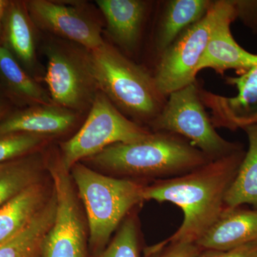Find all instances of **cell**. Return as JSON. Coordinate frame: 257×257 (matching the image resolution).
Returning <instances> with one entry per match:
<instances>
[{
  "label": "cell",
  "instance_id": "8992f818",
  "mask_svg": "<svg viewBox=\"0 0 257 257\" xmlns=\"http://www.w3.org/2000/svg\"><path fill=\"white\" fill-rule=\"evenodd\" d=\"M152 133L150 128L126 117L99 91L78 133L61 145V160L66 170L70 171L79 161L97 155L106 147L141 141Z\"/></svg>",
  "mask_w": 257,
  "mask_h": 257
},
{
  "label": "cell",
  "instance_id": "7c38bea8",
  "mask_svg": "<svg viewBox=\"0 0 257 257\" xmlns=\"http://www.w3.org/2000/svg\"><path fill=\"white\" fill-rule=\"evenodd\" d=\"M236 18L237 12L235 9L216 25L198 64L197 72L210 68L222 74L233 69L241 74L256 65L257 55L245 50L231 35L230 25Z\"/></svg>",
  "mask_w": 257,
  "mask_h": 257
},
{
  "label": "cell",
  "instance_id": "4fadbf2b",
  "mask_svg": "<svg viewBox=\"0 0 257 257\" xmlns=\"http://www.w3.org/2000/svg\"><path fill=\"white\" fill-rule=\"evenodd\" d=\"M257 242V209H225L196 244L202 250H230Z\"/></svg>",
  "mask_w": 257,
  "mask_h": 257
},
{
  "label": "cell",
  "instance_id": "f1b7e54d",
  "mask_svg": "<svg viewBox=\"0 0 257 257\" xmlns=\"http://www.w3.org/2000/svg\"><path fill=\"white\" fill-rule=\"evenodd\" d=\"M7 111H8V106L5 104L4 101L0 99V121L7 116L6 114L8 112Z\"/></svg>",
  "mask_w": 257,
  "mask_h": 257
},
{
  "label": "cell",
  "instance_id": "52a82bcc",
  "mask_svg": "<svg viewBox=\"0 0 257 257\" xmlns=\"http://www.w3.org/2000/svg\"><path fill=\"white\" fill-rule=\"evenodd\" d=\"M236 9L234 1L213 2L210 9L197 23L182 32L162 54L154 78L165 96L196 82L197 65L216 25Z\"/></svg>",
  "mask_w": 257,
  "mask_h": 257
},
{
  "label": "cell",
  "instance_id": "4316f807",
  "mask_svg": "<svg viewBox=\"0 0 257 257\" xmlns=\"http://www.w3.org/2000/svg\"><path fill=\"white\" fill-rule=\"evenodd\" d=\"M234 3L237 18L257 31V1H234Z\"/></svg>",
  "mask_w": 257,
  "mask_h": 257
},
{
  "label": "cell",
  "instance_id": "2e32d148",
  "mask_svg": "<svg viewBox=\"0 0 257 257\" xmlns=\"http://www.w3.org/2000/svg\"><path fill=\"white\" fill-rule=\"evenodd\" d=\"M35 28L25 2L10 1L3 19L0 45L27 70H31L36 63Z\"/></svg>",
  "mask_w": 257,
  "mask_h": 257
},
{
  "label": "cell",
  "instance_id": "e0dca14e",
  "mask_svg": "<svg viewBox=\"0 0 257 257\" xmlns=\"http://www.w3.org/2000/svg\"><path fill=\"white\" fill-rule=\"evenodd\" d=\"M209 0H170L165 2L155 38L159 56L189 26L197 23L210 9Z\"/></svg>",
  "mask_w": 257,
  "mask_h": 257
},
{
  "label": "cell",
  "instance_id": "ba28073f",
  "mask_svg": "<svg viewBox=\"0 0 257 257\" xmlns=\"http://www.w3.org/2000/svg\"><path fill=\"white\" fill-rule=\"evenodd\" d=\"M45 54L44 80L54 104L75 112L92 106L99 90L89 67L88 50L52 42L45 47Z\"/></svg>",
  "mask_w": 257,
  "mask_h": 257
},
{
  "label": "cell",
  "instance_id": "83f0119b",
  "mask_svg": "<svg viewBox=\"0 0 257 257\" xmlns=\"http://www.w3.org/2000/svg\"><path fill=\"white\" fill-rule=\"evenodd\" d=\"M9 3L10 1L8 0H0V35H1L2 28H3V19Z\"/></svg>",
  "mask_w": 257,
  "mask_h": 257
},
{
  "label": "cell",
  "instance_id": "6da1fadb",
  "mask_svg": "<svg viewBox=\"0 0 257 257\" xmlns=\"http://www.w3.org/2000/svg\"><path fill=\"white\" fill-rule=\"evenodd\" d=\"M245 152L241 149L185 175L145 186L144 201L170 202L183 212V221L177 231L160 243H196L210 229L226 209L225 198Z\"/></svg>",
  "mask_w": 257,
  "mask_h": 257
},
{
  "label": "cell",
  "instance_id": "8fae6325",
  "mask_svg": "<svg viewBox=\"0 0 257 257\" xmlns=\"http://www.w3.org/2000/svg\"><path fill=\"white\" fill-rule=\"evenodd\" d=\"M226 82L237 89L234 97H226L199 89L203 104L211 111L214 127L235 131L257 124V64Z\"/></svg>",
  "mask_w": 257,
  "mask_h": 257
},
{
  "label": "cell",
  "instance_id": "277c9868",
  "mask_svg": "<svg viewBox=\"0 0 257 257\" xmlns=\"http://www.w3.org/2000/svg\"><path fill=\"white\" fill-rule=\"evenodd\" d=\"M70 170L87 212L89 244L101 253L132 209L144 202L148 184L104 175L79 162Z\"/></svg>",
  "mask_w": 257,
  "mask_h": 257
},
{
  "label": "cell",
  "instance_id": "5b68a950",
  "mask_svg": "<svg viewBox=\"0 0 257 257\" xmlns=\"http://www.w3.org/2000/svg\"><path fill=\"white\" fill-rule=\"evenodd\" d=\"M199 89L194 82L171 93L163 109L150 126L151 131L179 135L211 160L243 149L241 144L228 141L216 133L204 109Z\"/></svg>",
  "mask_w": 257,
  "mask_h": 257
},
{
  "label": "cell",
  "instance_id": "cb8c5ba5",
  "mask_svg": "<svg viewBox=\"0 0 257 257\" xmlns=\"http://www.w3.org/2000/svg\"><path fill=\"white\" fill-rule=\"evenodd\" d=\"M49 138L25 133L0 135V164L37 152Z\"/></svg>",
  "mask_w": 257,
  "mask_h": 257
},
{
  "label": "cell",
  "instance_id": "603a6c76",
  "mask_svg": "<svg viewBox=\"0 0 257 257\" xmlns=\"http://www.w3.org/2000/svg\"><path fill=\"white\" fill-rule=\"evenodd\" d=\"M99 257H140L138 221L131 212L120 224L114 237Z\"/></svg>",
  "mask_w": 257,
  "mask_h": 257
},
{
  "label": "cell",
  "instance_id": "484cf974",
  "mask_svg": "<svg viewBox=\"0 0 257 257\" xmlns=\"http://www.w3.org/2000/svg\"><path fill=\"white\" fill-rule=\"evenodd\" d=\"M197 257H257V242L248 243L233 249L202 250Z\"/></svg>",
  "mask_w": 257,
  "mask_h": 257
},
{
  "label": "cell",
  "instance_id": "9c48e42d",
  "mask_svg": "<svg viewBox=\"0 0 257 257\" xmlns=\"http://www.w3.org/2000/svg\"><path fill=\"white\" fill-rule=\"evenodd\" d=\"M57 199L55 221L40 257H87V234L69 171L61 157L47 164Z\"/></svg>",
  "mask_w": 257,
  "mask_h": 257
},
{
  "label": "cell",
  "instance_id": "30bf717a",
  "mask_svg": "<svg viewBox=\"0 0 257 257\" xmlns=\"http://www.w3.org/2000/svg\"><path fill=\"white\" fill-rule=\"evenodd\" d=\"M25 4L36 28L88 51L104 42L99 23L79 6L47 0H30Z\"/></svg>",
  "mask_w": 257,
  "mask_h": 257
},
{
  "label": "cell",
  "instance_id": "7402d4cb",
  "mask_svg": "<svg viewBox=\"0 0 257 257\" xmlns=\"http://www.w3.org/2000/svg\"><path fill=\"white\" fill-rule=\"evenodd\" d=\"M0 79L13 96L31 106L55 104L9 51L0 45Z\"/></svg>",
  "mask_w": 257,
  "mask_h": 257
},
{
  "label": "cell",
  "instance_id": "ac0fdd59",
  "mask_svg": "<svg viewBox=\"0 0 257 257\" xmlns=\"http://www.w3.org/2000/svg\"><path fill=\"white\" fill-rule=\"evenodd\" d=\"M41 182L32 184L0 207V243L18 234L41 210L48 199Z\"/></svg>",
  "mask_w": 257,
  "mask_h": 257
},
{
  "label": "cell",
  "instance_id": "d4e9b609",
  "mask_svg": "<svg viewBox=\"0 0 257 257\" xmlns=\"http://www.w3.org/2000/svg\"><path fill=\"white\" fill-rule=\"evenodd\" d=\"M202 249L195 243H157L145 249L146 257H197Z\"/></svg>",
  "mask_w": 257,
  "mask_h": 257
},
{
  "label": "cell",
  "instance_id": "d6986e66",
  "mask_svg": "<svg viewBox=\"0 0 257 257\" xmlns=\"http://www.w3.org/2000/svg\"><path fill=\"white\" fill-rule=\"evenodd\" d=\"M57 211L55 193L30 224L13 237L0 243V257H40L45 236L53 224Z\"/></svg>",
  "mask_w": 257,
  "mask_h": 257
},
{
  "label": "cell",
  "instance_id": "9a60e30c",
  "mask_svg": "<svg viewBox=\"0 0 257 257\" xmlns=\"http://www.w3.org/2000/svg\"><path fill=\"white\" fill-rule=\"evenodd\" d=\"M75 111L52 104L15 111L0 121V135L25 133L50 137L65 133L77 121Z\"/></svg>",
  "mask_w": 257,
  "mask_h": 257
},
{
  "label": "cell",
  "instance_id": "44dd1931",
  "mask_svg": "<svg viewBox=\"0 0 257 257\" xmlns=\"http://www.w3.org/2000/svg\"><path fill=\"white\" fill-rule=\"evenodd\" d=\"M47 164L37 152L0 164V207L32 184L40 182Z\"/></svg>",
  "mask_w": 257,
  "mask_h": 257
},
{
  "label": "cell",
  "instance_id": "7a4b0ae2",
  "mask_svg": "<svg viewBox=\"0 0 257 257\" xmlns=\"http://www.w3.org/2000/svg\"><path fill=\"white\" fill-rule=\"evenodd\" d=\"M87 160L120 178L151 183L185 175L212 161L185 139L166 132H152L136 143L115 144Z\"/></svg>",
  "mask_w": 257,
  "mask_h": 257
},
{
  "label": "cell",
  "instance_id": "3957f363",
  "mask_svg": "<svg viewBox=\"0 0 257 257\" xmlns=\"http://www.w3.org/2000/svg\"><path fill=\"white\" fill-rule=\"evenodd\" d=\"M88 57L98 90L135 122L151 126L167 99L154 76L105 42L88 51Z\"/></svg>",
  "mask_w": 257,
  "mask_h": 257
},
{
  "label": "cell",
  "instance_id": "5bb4252c",
  "mask_svg": "<svg viewBox=\"0 0 257 257\" xmlns=\"http://www.w3.org/2000/svg\"><path fill=\"white\" fill-rule=\"evenodd\" d=\"M96 5L106 20L113 41L131 52L140 40L150 2L143 0H97Z\"/></svg>",
  "mask_w": 257,
  "mask_h": 257
},
{
  "label": "cell",
  "instance_id": "ffe728a7",
  "mask_svg": "<svg viewBox=\"0 0 257 257\" xmlns=\"http://www.w3.org/2000/svg\"><path fill=\"white\" fill-rule=\"evenodd\" d=\"M247 135L248 151L245 152L237 175L225 198L226 209L244 204L257 209V124L243 128Z\"/></svg>",
  "mask_w": 257,
  "mask_h": 257
}]
</instances>
